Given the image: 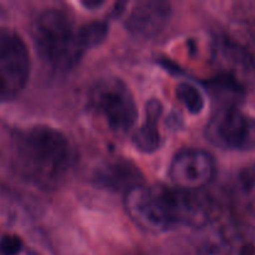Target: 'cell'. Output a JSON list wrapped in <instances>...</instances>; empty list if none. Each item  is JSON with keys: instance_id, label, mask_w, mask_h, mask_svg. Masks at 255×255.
<instances>
[{"instance_id": "obj_1", "label": "cell", "mask_w": 255, "mask_h": 255, "mask_svg": "<svg viewBox=\"0 0 255 255\" xmlns=\"http://www.w3.org/2000/svg\"><path fill=\"white\" fill-rule=\"evenodd\" d=\"M75 158L69 138L50 126H32L15 138L14 167L17 174L42 191L59 188L69 177Z\"/></svg>"}, {"instance_id": "obj_2", "label": "cell", "mask_w": 255, "mask_h": 255, "mask_svg": "<svg viewBox=\"0 0 255 255\" xmlns=\"http://www.w3.org/2000/svg\"><path fill=\"white\" fill-rule=\"evenodd\" d=\"M31 37L39 57L54 71L71 70L84 54L74 20L60 9L40 12L31 25Z\"/></svg>"}, {"instance_id": "obj_3", "label": "cell", "mask_w": 255, "mask_h": 255, "mask_svg": "<svg viewBox=\"0 0 255 255\" xmlns=\"http://www.w3.org/2000/svg\"><path fill=\"white\" fill-rule=\"evenodd\" d=\"M87 102L90 110L102 117L110 129L117 133L128 132L138 116L131 90L119 77H104L95 82Z\"/></svg>"}, {"instance_id": "obj_4", "label": "cell", "mask_w": 255, "mask_h": 255, "mask_svg": "<svg viewBox=\"0 0 255 255\" xmlns=\"http://www.w3.org/2000/svg\"><path fill=\"white\" fill-rule=\"evenodd\" d=\"M31 61L17 32L0 25V102L14 100L29 81Z\"/></svg>"}, {"instance_id": "obj_5", "label": "cell", "mask_w": 255, "mask_h": 255, "mask_svg": "<svg viewBox=\"0 0 255 255\" xmlns=\"http://www.w3.org/2000/svg\"><path fill=\"white\" fill-rule=\"evenodd\" d=\"M207 139L213 146L229 151L255 149V119L237 106L217 110L206 126Z\"/></svg>"}, {"instance_id": "obj_6", "label": "cell", "mask_w": 255, "mask_h": 255, "mask_svg": "<svg viewBox=\"0 0 255 255\" xmlns=\"http://www.w3.org/2000/svg\"><path fill=\"white\" fill-rule=\"evenodd\" d=\"M154 192L163 208L169 226L203 227L208 222L209 213L206 203L196 192L156 184Z\"/></svg>"}, {"instance_id": "obj_7", "label": "cell", "mask_w": 255, "mask_h": 255, "mask_svg": "<svg viewBox=\"0 0 255 255\" xmlns=\"http://www.w3.org/2000/svg\"><path fill=\"white\" fill-rule=\"evenodd\" d=\"M168 174L176 188L197 192L213 181L216 162L206 151L184 149L172 159Z\"/></svg>"}, {"instance_id": "obj_8", "label": "cell", "mask_w": 255, "mask_h": 255, "mask_svg": "<svg viewBox=\"0 0 255 255\" xmlns=\"http://www.w3.org/2000/svg\"><path fill=\"white\" fill-rule=\"evenodd\" d=\"M129 218L148 233H162L171 229L153 187L138 186L129 189L125 198Z\"/></svg>"}, {"instance_id": "obj_9", "label": "cell", "mask_w": 255, "mask_h": 255, "mask_svg": "<svg viewBox=\"0 0 255 255\" xmlns=\"http://www.w3.org/2000/svg\"><path fill=\"white\" fill-rule=\"evenodd\" d=\"M171 16L172 7L168 1L143 0L133 5L127 15L125 26L134 37L149 40L164 31Z\"/></svg>"}, {"instance_id": "obj_10", "label": "cell", "mask_w": 255, "mask_h": 255, "mask_svg": "<svg viewBox=\"0 0 255 255\" xmlns=\"http://www.w3.org/2000/svg\"><path fill=\"white\" fill-rule=\"evenodd\" d=\"M213 59L219 69L218 74L233 77L246 90L255 86V61L241 45L221 37L214 45Z\"/></svg>"}, {"instance_id": "obj_11", "label": "cell", "mask_w": 255, "mask_h": 255, "mask_svg": "<svg viewBox=\"0 0 255 255\" xmlns=\"http://www.w3.org/2000/svg\"><path fill=\"white\" fill-rule=\"evenodd\" d=\"M94 182L101 188L112 192H127L143 184V174L133 162L114 158L102 163L94 173Z\"/></svg>"}, {"instance_id": "obj_12", "label": "cell", "mask_w": 255, "mask_h": 255, "mask_svg": "<svg viewBox=\"0 0 255 255\" xmlns=\"http://www.w3.org/2000/svg\"><path fill=\"white\" fill-rule=\"evenodd\" d=\"M163 107L159 100L152 99L146 104L144 111V122L132 137V142L139 152L143 153H153L158 151L162 146L161 133L158 129V122L162 116Z\"/></svg>"}, {"instance_id": "obj_13", "label": "cell", "mask_w": 255, "mask_h": 255, "mask_svg": "<svg viewBox=\"0 0 255 255\" xmlns=\"http://www.w3.org/2000/svg\"><path fill=\"white\" fill-rule=\"evenodd\" d=\"M107 35H109V22L104 20H95L77 27V41L84 51L101 45Z\"/></svg>"}, {"instance_id": "obj_14", "label": "cell", "mask_w": 255, "mask_h": 255, "mask_svg": "<svg viewBox=\"0 0 255 255\" xmlns=\"http://www.w3.org/2000/svg\"><path fill=\"white\" fill-rule=\"evenodd\" d=\"M176 95L179 102L191 112L192 115H198L204 109V96L198 87L189 82H181L176 89Z\"/></svg>"}, {"instance_id": "obj_15", "label": "cell", "mask_w": 255, "mask_h": 255, "mask_svg": "<svg viewBox=\"0 0 255 255\" xmlns=\"http://www.w3.org/2000/svg\"><path fill=\"white\" fill-rule=\"evenodd\" d=\"M22 242L15 236H4L0 239V253L4 255H16L21 251Z\"/></svg>"}, {"instance_id": "obj_16", "label": "cell", "mask_w": 255, "mask_h": 255, "mask_svg": "<svg viewBox=\"0 0 255 255\" xmlns=\"http://www.w3.org/2000/svg\"><path fill=\"white\" fill-rule=\"evenodd\" d=\"M82 4L85 5V6L86 7H91V6H95V7H97V6H100V5H102L104 4V2H101V1H97V2H91V1H87V2H82Z\"/></svg>"}, {"instance_id": "obj_17", "label": "cell", "mask_w": 255, "mask_h": 255, "mask_svg": "<svg viewBox=\"0 0 255 255\" xmlns=\"http://www.w3.org/2000/svg\"><path fill=\"white\" fill-rule=\"evenodd\" d=\"M27 255H40V254L36 253V252H34V251H30L29 253H27Z\"/></svg>"}, {"instance_id": "obj_18", "label": "cell", "mask_w": 255, "mask_h": 255, "mask_svg": "<svg viewBox=\"0 0 255 255\" xmlns=\"http://www.w3.org/2000/svg\"><path fill=\"white\" fill-rule=\"evenodd\" d=\"M1 12H2V10L0 9V17H1Z\"/></svg>"}]
</instances>
